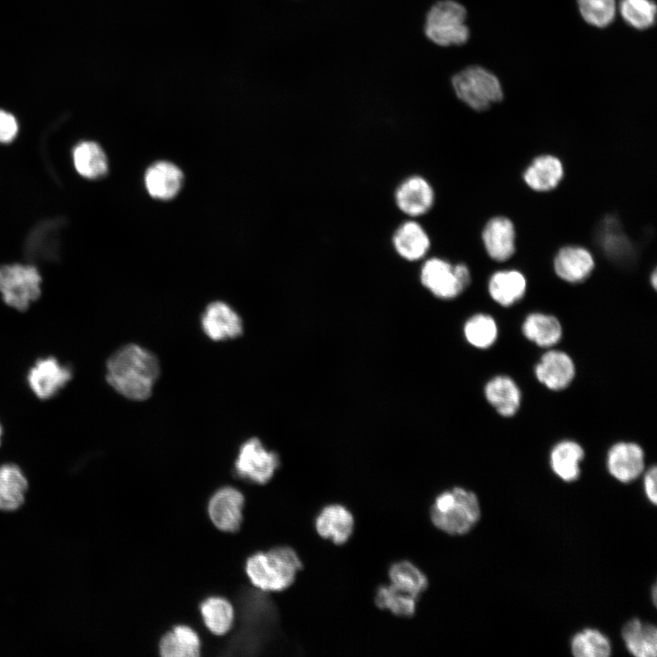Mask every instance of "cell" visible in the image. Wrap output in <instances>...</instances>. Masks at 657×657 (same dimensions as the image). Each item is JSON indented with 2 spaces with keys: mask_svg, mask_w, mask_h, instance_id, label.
Here are the masks:
<instances>
[{
  "mask_svg": "<svg viewBox=\"0 0 657 657\" xmlns=\"http://www.w3.org/2000/svg\"><path fill=\"white\" fill-rule=\"evenodd\" d=\"M656 476L657 468L653 465L645 473L643 479L646 496L652 505L657 503Z\"/></svg>",
  "mask_w": 657,
  "mask_h": 657,
  "instance_id": "cell-37",
  "label": "cell"
},
{
  "mask_svg": "<svg viewBox=\"0 0 657 657\" xmlns=\"http://www.w3.org/2000/svg\"><path fill=\"white\" fill-rule=\"evenodd\" d=\"M535 373L537 380L546 387L558 391L571 382L575 375V367L567 353L550 350L542 356L536 366Z\"/></svg>",
  "mask_w": 657,
  "mask_h": 657,
  "instance_id": "cell-17",
  "label": "cell"
},
{
  "mask_svg": "<svg viewBox=\"0 0 657 657\" xmlns=\"http://www.w3.org/2000/svg\"><path fill=\"white\" fill-rule=\"evenodd\" d=\"M467 12L464 5L454 0L436 2L425 17V36L442 47L463 45L469 38L465 24Z\"/></svg>",
  "mask_w": 657,
  "mask_h": 657,
  "instance_id": "cell-4",
  "label": "cell"
},
{
  "mask_svg": "<svg viewBox=\"0 0 657 657\" xmlns=\"http://www.w3.org/2000/svg\"><path fill=\"white\" fill-rule=\"evenodd\" d=\"M201 325L205 335L214 341L233 339L243 334L241 317L226 303H210L202 315Z\"/></svg>",
  "mask_w": 657,
  "mask_h": 657,
  "instance_id": "cell-14",
  "label": "cell"
},
{
  "mask_svg": "<svg viewBox=\"0 0 657 657\" xmlns=\"http://www.w3.org/2000/svg\"><path fill=\"white\" fill-rule=\"evenodd\" d=\"M417 600L391 583L378 587L374 595V603L379 609L387 610L402 618H410L415 614Z\"/></svg>",
  "mask_w": 657,
  "mask_h": 657,
  "instance_id": "cell-31",
  "label": "cell"
},
{
  "mask_svg": "<svg viewBox=\"0 0 657 657\" xmlns=\"http://www.w3.org/2000/svg\"><path fill=\"white\" fill-rule=\"evenodd\" d=\"M564 174L560 160L553 155H540L533 160L523 174L525 182L537 192H548L558 186Z\"/></svg>",
  "mask_w": 657,
  "mask_h": 657,
  "instance_id": "cell-20",
  "label": "cell"
},
{
  "mask_svg": "<svg viewBox=\"0 0 657 657\" xmlns=\"http://www.w3.org/2000/svg\"><path fill=\"white\" fill-rule=\"evenodd\" d=\"M314 527L321 538L341 546L349 540L355 520L351 511L344 505L328 504L316 516Z\"/></svg>",
  "mask_w": 657,
  "mask_h": 657,
  "instance_id": "cell-13",
  "label": "cell"
},
{
  "mask_svg": "<svg viewBox=\"0 0 657 657\" xmlns=\"http://www.w3.org/2000/svg\"><path fill=\"white\" fill-rule=\"evenodd\" d=\"M583 19L596 27H606L616 14L615 0H577Z\"/></svg>",
  "mask_w": 657,
  "mask_h": 657,
  "instance_id": "cell-35",
  "label": "cell"
},
{
  "mask_svg": "<svg viewBox=\"0 0 657 657\" xmlns=\"http://www.w3.org/2000/svg\"><path fill=\"white\" fill-rule=\"evenodd\" d=\"M159 650L162 657H196L200 655L201 641L191 627L177 625L162 637Z\"/></svg>",
  "mask_w": 657,
  "mask_h": 657,
  "instance_id": "cell-24",
  "label": "cell"
},
{
  "mask_svg": "<svg viewBox=\"0 0 657 657\" xmlns=\"http://www.w3.org/2000/svg\"><path fill=\"white\" fill-rule=\"evenodd\" d=\"M627 650L636 657H655L657 654V629L655 625L637 618L628 620L621 629Z\"/></svg>",
  "mask_w": 657,
  "mask_h": 657,
  "instance_id": "cell-21",
  "label": "cell"
},
{
  "mask_svg": "<svg viewBox=\"0 0 657 657\" xmlns=\"http://www.w3.org/2000/svg\"><path fill=\"white\" fill-rule=\"evenodd\" d=\"M303 568L298 554L290 547L279 546L251 555L245 572L251 583L263 591H283L295 581Z\"/></svg>",
  "mask_w": 657,
  "mask_h": 657,
  "instance_id": "cell-2",
  "label": "cell"
},
{
  "mask_svg": "<svg viewBox=\"0 0 657 657\" xmlns=\"http://www.w3.org/2000/svg\"><path fill=\"white\" fill-rule=\"evenodd\" d=\"M393 200L401 213L416 219L431 212L435 203V192L424 176L412 174L396 186Z\"/></svg>",
  "mask_w": 657,
  "mask_h": 657,
  "instance_id": "cell-9",
  "label": "cell"
},
{
  "mask_svg": "<svg viewBox=\"0 0 657 657\" xmlns=\"http://www.w3.org/2000/svg\"><path fill=\"white\" fill-rule=\"evenodd\" d=\"M652 600L655 604L656 603V586L655 585L652 588Z\"/></svg>",
  "mask_w": 657,
  "mask_h": 657,
  "instance_id": "cell-39",
  "label": "cell"
},
{
  "mask_svg": "<svg viewBox=\"0 0 657 657\" xmlns=\"http://www.w3.org/2000/svg\"><path fill=\"white\" fill-rule=\"evenodd\" d=\"M464 332L467 341L478 349L490 347L497 338V326L494 318L485 314H477L469 318Z\"/></svg>",
  "mask_w": 657,
  "mask_h": 657,
  "instance_id": "cell-33",
  "label": "cell"
},
{
  "mask_svg": "<svg viewBox=\"0 0 657 657\" xmlns=\"http://www.w3.org/2000/svg\"><path fill=\"white\" fill-rule=\"evenodd\" d=\"M470 280V271L465 264L453 265L438 256L426 259L420 269L421 284L441 299L456 297L467 287Z\"/></svg>",
  "mask_w": 657,
  "mask_h": 657,
  "instance_id": "cell-6",
  "label": "cell"
},
{
  "mask_svg": "<svg viewBox=\"0 0 657 657\" xmlns=\"http://www.w3.org/2000/svg\"><path fill=\"white\" fill-rule=\"evenodd\" d=\"M592 255L580 246L562 247L554 259L556 274L569 283H578L587 278L594 268Z\"/></svg>",
  "mask_w": 657,
  "mask_h": 657,
  "instance_id": "cell-19",
  "label": "cell"
},
{
  "mask_svg": "<svg viewBox=\"0 0 657 657\" xmlns=\"http://www.w3.org/2000/svg\"><path fill=\"white\" fill-rule=\"evenodd\" d=\"M244 506L243 494L232 486H224L212 495L207 512L215 527L223 532L234 533L241 527Z\"/></svg>",
  "mask_w": 657,
  "mask_h": 657,
  "instance_id": "cell-10",
  "label": "cell"
},
{
  "mask_svg": "<svg viewBox=\"0 0 657 657\" xmlns=\"http://www.w3.org/2000/svg\"><path fill=\"white\" fill-rule=\"evenodd\" d=\"M279 463L276 453L267 450L258 438L253 437L240 446L235 470L241 478L264 485L274 476Z\"/></svg>",
  "mask_w": 657,
  "mask_h": 657,
  "instance_id": "cell-8",
  "label": "cell"
},
{
  "mask_svg": "<svg viewBox=\"0 0 657 657\" xmlns=\"http://www.w3.org/2000/svg\"><path fill=\"white\" fill-rule=\"evenodd\" d=\"M106 380L120 395L132 401L151 397L161 368L150 350L128 344L115 351L107 361Z\"/></svg>",
  "mask_w": 657,
  "mask_h": 657,
  "instance_id": "cell-1",
  "label": "cell"
},
{
  "mask_svg": "<svg viewBox=\"0 0 657 657\" xmlns=\"http://www.w3.org/2000/svg\"><path fill=\"white\" fill-rule=\"evenodd\" d=\"M651 277H652V278H651V279H652V286L654 288H656V285H657L656 270H654V271L652 272Z\"/></svg>",
  "mask_w": 657,
  "mask_h": 657,
  "instance_id": "cell-38",
  "label": "cell"
},
{
  "mask_svg": "<svg viewBox=\"0 0 657 657\" xmlns=\"http://www.w3.org/2000/svg\"><path fill=\"white\" fill-rule=\"evenodd\" d=\"M480 517L481 507L477 495L460 486L438 494L430 507L433 525L451 536L467 534Z\"/></svg>",
  "mask_w": 657,
  "mask_h": 657,
  "instance_id": "cell-3",
  "label": "cell"
},
{
  "mask_svg": "<svg viewBox=\"0 0 657 657\" xmlns=\"http://www.w3.org/2000/svg\"><path fill=\"white\" fill-rule=\"evenodd\" d=\"M1 433H2V429H1V425H0V438H1Z\"/></svg>",
  "mask_w": 657,
  "mask_h": 657,
  "instance_id": "cell-40",
  "label": "cell"
},
{
  "mask_svg": "<svg viewBox=\"0 0 657 657\" xmlns=\"http://www.w3.org/2000/svg\"><path fill=\"white\" fill-rule=\"evenodd\" d=\"M456 97L472 110L483 111L503 99L501 84L493 73L479 66L468 67L452 78Z\"/></svg>",
  "mask_w": 657,
  "mask_h": 657,
  "instance_id": "cell-5",
  "label": "cell"
},
{
  "mask_svg": "<svg viewBox=\"0 0 657 657\" xmlns=\"http://www.w3.org/2000/svg\"><path fill=\"white\" fill-rule=\"evenodd\" d=\"M584 457L582 447L573 441L557 443L550 453L553 472L565 482L576 481L580 475L579 463Z\"/></svg>",
  "mask_w": 657,
  "mask_h": 657,
  "instance_id": "cell-26",
  "label": "cell"
},
{
  "mask_svg": "<svg viewBox=\"0 0 657 657\" xmlns=\"http://www.w3.org/2000/svg\"><path fill=\"white\" fill-rule=\"evenodd\" d=\"M482 240L492 259L499 262L509 259L516 250L514 224L505 216L491 218L484 226Z\"/></svg>",
  "mask_w": 657,
  "mask_h": 657,
  "instance_id": "cell-16",
  "label": "cell"
},
{
  "mask_svg": "<svg viewBox=\"0 0 657 657\" xmlns=\"http://www.w3.org/2000/svg\"><path fill=\"white\" fill-rule=\"evenodd\" d=\"M183 180L182 172L175 164L160 161L151 165L144 176L149 194L156 199L169 200L180 191Z\"/></svg>",
  "mask_w": 657,
  "mask_h": 657,
  "instance_id": "cell-18",
  "label": "cell"
},
{
  "mask_svg": "<svg viewBox=\"0 0 657 657\" xmlns=\"http://www.w3.org/2000/svg\"><path fill=\"white\" fill-rule=\"evenodd\" d=\"M72 377L71 370L53 357L36 360L27 375V382L36 397L49 399L65 387Z\"/></svg>",
  "mask_w": 657,
  "mask_h": 657,
  "instance_id": "cell-11",
  "label": "cell"
},
{
  "mask_svg": "<svg viewBox=\"0 0 657 657\" xmlns=\"http://www.w3.org/2000/svg\"><path fill=\"white\" fill-rule=\"evenodd\" d=\"M200 612L206 628L215 635H224L233 627L235 610L224 598L210 597L200 605Z\"/></svg>",
  "mask_w": 657,
  "mask_h": 657,
  "instance_id": "cell-30",
  "label": "cell"
},
{
  "mask_svg": "<svg viewBox=\"0 0 657 657\" xmlns=\"http://www.w3.org/2000/svg\"><path fill=\"white\" fill-rule=\"evenodd\" d=\"M390 583L419 599L427 589L429 579L423 571L409 560L392 563L388 569Z\"/></svg>",
  "mask_w": 657,
  "mask_h": 657,
  "instance_id": "cell-28",
  "label": "cell"
},
{
  "mask_svg": "<svg viewBox=\"0 0 657 657\" xmlns=\"http://www.w3.org/2000/svg\"><path fill=\"white\" fill-rule=\"evenodd\" d=\"M391 242L396 255L407 262L423 259L432 246L426 229L412 218L405 220L396 227Z\"/></svg>",
  "mask_w": 657,
  "mask_h": 657,
  "instance_id": "cell-12",
  "label": "cell"
},
{
  "mask_svg": "<svg viewBox=\"0 0 657 657\" xmlns=\"http://www.w3.org/2000/svg\"><path fill=\"white\" fill-rule=\"evenodd\" d=\"M76 172L83 178L96 180L107 174L108 158L102 147L95 141H84L77 144L72 151Z\"/></svg>",
  "mask_w": 657,
  "mask_h": 657,
  "instance_id": "cell-22",
  "label": "cell"
},
{
  "mask_svg": "<svg viewBox=\"0 0 657 657\" xmlns=\"http://www.w3.org/2000/svg\"><path fill=\"white\" fill-rule=\"evenodd\" d=\"M485 394L489 403L502 416H512L520 405V391L509 377L497 376L490 380L485 387Z\"/></svg>",
  "mask_w": 657,
  "mask_h": 657,
  "instance_id": "cell-23",
  "label": "cell"
},
{
  "mask_svg": "<svg viewBox=\"0 0 657 657\" xmlns=\"http://www.w3.org/2000/svg\"><path fill=\"white\" fill-rule=\"evenodd\" d=\"M18 133V122L10 112L0 110V143L12 142Z\"/></svg>",
  "mask_w": 657,
  "mask_h": 657,
  "instance_id": "cell-36",
  "label": "cell"
},
{
  "mask_svg": "<svg viewBox=\"0 0 657 657\" xmlns=\"http://www.w3.org/2000/svg\"><path fill=\"white\" fill-rule=\"evenodd\" d=\"M42 276L32 265L12 264L0 267V293L4 302L19 311L26 310L41 295Z\"/></svg>",
  "mask_w": 657,
  "mask_h": 657,
  "instance_id": "cell-7",
  "label": "cell"
},
{
  "mask_svg": "<svg viewBox=\"0 0 657 657\" xmlns=\"http://www.w3.org/2000/svg\"><path fill=\"white\" fill-rule=\"evenodd\" d=\"M526 287L524 275L516 270L497 271L491 276L488 284L491 297L504 307L518 301L524 296Z\"/></svg>",
  "mask_w": 657,
  "mask_h": 657,
  "instance_id": "cell-25",
  "label": "cell"
},
{
  "mask_svg": "<svg viewBox=\"0 0 657 657\" xmlns=\"http://www.w3.org/2000/svg\"><path fill=\"white\" fill-rule=\"evenodd\" d=\"M522 330L526 338L540 347L555 345L562 335L561 325L557 318L542 313L528 315Z\"/></svg>",
  "mask_w": 657,
  "mask_h": 657,
  "instance_id": "cell-29",
  "label": "cell"
},
{
  "mask_svg": "<svg viewBox=\"0 0 657 657\" xmlns=\"http://www.w3.org/2000/svg\"><path fill=\"white\" fill-rule=\"evenodd\" d=\"M620 11L622 18L639 30L650 28L656 20L657 7L652 0H621Z\"/></svg>",
  "mask_w": 657,
  "mask_h": 657,
  "instance_id": "cell-34",
  "label": "cell"
},
{
  "mask_svg": "<svg viewBox=\"0 0 657 657\" xmlns=\"http://www.w3.org/2000/svg\"><path fill=\"white\" fill-rule=\"evenodd\" d=\"M570 649L576 657H608L611 654V644L607 636L591 628L576 633L571 639Z\"/></svg>",
  "mask_w": 657,
  "mask_h": 657,
  "instance_id": "cell-32",
  "label": "cell"
},
{
  "mask_svg": "<svg viewBox=\"0 0 657 657\" xmlns=\"http://www.w3.org/2000/svg\"><path fill=\"white\" fill-rule=\"evenodd\" d=\"M607 467L618 481L630 483L638 478L644 469L643 450L634 443H615L608 452Z\"/></svg>",
  "mask_w": 657,
  "mask_h": 657,
  "instance_id": "cell-15",
  "label": "cell"
},
{
  "mask_svg": "<svg viewBox=\"0 0 657 657\" xmlns=\"http://www.w3.org/2000/svg\"><path fill=\"white\" fill-rule=\"evenodd\" d=\"M27 487V480L18 466L15 464L1 465L0 510L17 509L24 503Z\"/></svg>",
  "mask_w": 657,
  "mask_h": 657,
  "instance_id": "cell-27",
  "label": "cell"
}]
</instances>
